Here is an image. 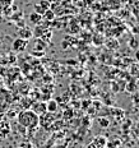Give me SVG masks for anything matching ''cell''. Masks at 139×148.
I'll return each mask as SVG.
<instances>
[{"label":"cell","mask_w":139,"mask_h":148,"mask_svg":"<svg viewBox=\"0 0 139 148\" xmlns=\"http://www.w3.org/2000/svg\"><path fill=\"white\" fill-rule=\"evenodd\" d=\"M129 46H130V49H134V50H137V49H139V42L135 38H131L130 41H129Z\"/></svg>","instance_id":"7c38bea8"},{"label":"cell","mask_w":139,"mask_h":148,"mask_svg":"<svg viewBox=\"0 0 139 148\" xmlns=\"http://www.w3.org/2000/svg\"><path fill=\"white\" fill-rule=\"evenodd\" d=\"M131 73H133V75L139 77V61H138L137 64H134V65L131 66Z\"/></svg>","instance_id":"4fadbf2b"},{"label":"cell","mask_w":139,"mask_h":148,"mask_svg":"<svg viewBox=\"0 0 139 148\" xmlns=\"http://www.w3.org/2000/svg\"><path fill=\"white\" fill-rule=\"evenodd\" d=\"M27 45H28V41L27 40H23V38H15L13 41V44H12V49H13V51L15 52H22L27 49Z\"/></svg>","instance_id":"3957f363"},{"label":"cell","mask_w":139,"mask_h":148,"mask_svg":"<svg viewBox=\"0 0 139 148\" xmlns=\"http://www.w3.org/2000/svg\"><path fill=\"white\" fill-rule=\"evenodd\" d=\"M93 143L97 147L103 148V147H106V144H107V139L105 137H102V135H97V137L93 139Z\"/></svg>","instance_id":"9c48e42d"},{"label":"cell","mask_w":139,"mask_h":148,"mask_svg":"<svg viewBox=\"0 0 139 148\" xmlns=\"http://www.w3.org/2000/svg\"><path fill=\"white\" fill-rule=\"evenodd\" d=\"M18 123L24 128H33L38 125V115L32 110H26L18 115Z\"/></svg>","instance_id":"6da1fadb"},{"label":"cell","mask_w":139,"mask_h":148,"mask_svg":"<svg viewBox=\"0 0 139 148\" xmlns=\"http://www.w3.org/2000/svg\"><path fill=\"white\" fill-rule=\"evenodd\" d=\"M21 148H33V146L28 142H24V143L21 144Z\"/></svg>","instance_id":"5bb4252c"},{"label":"cell","mask_w":139,"mask_h":148,"mask_svg":"<svg viewBox=\"0 0 139 148\" xmlns=\"http://www.w3.org/2000/svg\"><path fill=\"white\" fill-rule=\"evenodd\" d=\"M55 17H56V13L52 10V8L47 9V10L42 14V19H45L46 22H52V21L55 19Z\"/></svg>","instance_id":"8992f818"},{"label":"cell","mask_w":139,"mask_h":148,"mask_svg":"<svg viewBox=\"0 0 139 148\" xmlns=\"http://www.w3.org/2000/svg\"><path fill=\"white\" fill-rule=\"evenodd\" d=\"M18 37H19V38H23V40H27V41H28L29 38H32V37H33V31L31 29V28H28V27L22 26V28L18 31Z\"/></svg>","instance_id":"277c9868"},{"label":"cell","mask_w":139,"mask_h":148,"mask_svg":"<svg viewBox=\"0 0 139 148\" xmlns=\"http://www.w3.org/2000/svg\"><path fill=\"white\" fill-rule=\"evenodd\" d=\"M29 22L33 24V26H37V24H40L42 22V15L36 13V12H33V13L29 14Z\"/></svg>","instance_id":"52a82bcc"},{"label":"cell","mask_w":139,"mask_h":148,"mask_svg":"<svg viewBox=\"0 0 139 148\" xmlns=\"http://www.w3.org/2000/svg\"><path fill=\"white\" fill-rule=\"evenodd\" d=\"M87 148H100V147H97V146H96V144L93 143V142H92V143H91V144H89V146H88Z\"/></svg>","instance_id":"2e32d148"},{"label":"cell","mask_w":139,"mask_h":148,"mask_svg":"<svg viewBox=\"0 0 139 148\" xmlns=\"http://www.w3.org/2000/svg\"><path fill=\"white\" fill-rule=\"evenodd\" d=\"M58 102L56 101H54V100H50L49 102H46V111L47 112H52V114H55L58 111Z\"/></svg>","instance_id":"ba28073f"},{"label":"cell","mask_w":139,"mask_h":148,"mask_svg":"<svg viewBox=\"0 0 139 148\" xmlns=\"http://www.w3.org/2000/svg\"><path fill=\"white\" fill-rule=\"evenodd\" d=\"M3 9H4V7H3V5H1V4H0V14H1V13H3Z\"/></svg>","instance_id":"e0dca14e"},{"label":"cell","mask_w":139,"mask_h":148,"mask_svg":"<svg viewBox=\"0 0 139 148\" xmlns=\"http://www.w3.org/2000/svg\"><path fill=\"white\" fill-rule=\"evenodd\" d=\"M106 44H107V47L111 49V50H112V49L114 50H116V49L119 47V42H117L116 40H109Z\"/></svg>","instance_id":"8fae6325"},{"label":"cell","mask_w":139,"mask_h":148,"mask_svg":"<svg viewBox=\"0 0 139 148\" xmlns=\"http://www.w3.org/2000/svg\"><path fill=\"white\" fill-rule=\"evenodd\" d=\"M32 111L36 112L37 115H41V114L46 112V103L45 102H38V103H35L32 106Z\"/></svg>","instance_id":"5b68a950"},{"label":"cell","mask_w":139,"mask_h":148,"mask_svg":"<svg viewBox=\"0 0 139 148\" xmlns=\"http://www.w3.org/2000/svg\"><path fill=\"white\" fill-rule=\"evenodd\" d=\"M55 118H54V114L52 112H44L38 116V124L41 126H44L45 129H50V126L54 125Z\"/></svg>","instance_id":"7a4b0ae2"},{"label":"cell","mask_w":139,"mask_h":148,"mask_svg":"<svg viewBox=\"0 0 139 148\" xmlns=\"http://www.w3.org/2000/svg\"><path fill=\"white\" fill-rule=\"evenodd\" d=\"M134 58H135V60H137V61H139V49H137V50H135Z\"/></svg>","instance_id":"9a60e30c"},{"label":"cell","mask_w":139,"mask_h":148,"mask_svg":"<svg viewBox=\"0 0 139 148\" xmlns=\"http://www.w3.org/2000/svg\"><path fill=\"white\" fill-rule=\"evenodd\" d=\"M97 121H98V124L101 125V128H109L110 126V120L107 118H100Z\"/></svg>","instance_id":"30bf717a"}]
</instances>
